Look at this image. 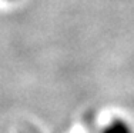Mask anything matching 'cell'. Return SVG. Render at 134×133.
<instances>
[{"label":"cell","instance_id":"cell-1","mask_svg":"<svg viewBox=\"0 0 134 133\" xmlns=\"http://www.w3.org/2000/svg\"><path fill=\"white\" fill-rule=\"evenodd\" d=\"M103 133H133V130H131V127H130V125L127 122L117 119V120H114V122H111L103 130Z\"/></svg>","mask_w":134,"mask_h":133}]
</instances>
